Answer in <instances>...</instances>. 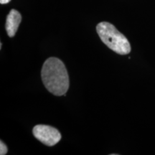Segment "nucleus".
<instances>
[{"label":"nucleus","instance_id":"nucleus-1","mask_svg":"<svg viewBox=\"0 0 155 155\" xmlns=\"http://www.w3.org/2000/svg\"><path fill=\"white\" fill-rule=\"evenodd\" d=\"M41 77L48 91L57 96H65L69 88V76L63 61L53 57L46 60L42 68Z\"/></svg>","mask_w":155,"mask_h":155},{"label":"nucleus","instance_id":"nucleus-2","mask_svg":"<svg viewBox=\"0 0 155 155\" xmlns=\"http://www.w3.org/2000/svg\"><path fill=\"white\" fill-rule=\"evenodd\" d=\"M96 31L102 42L115 53L119 55L130 53L131 49L129 40L114 25L102 22L97 25Z\"/></svg>","mask_w":155,"mask_h":155},{"label":"nucleus","instance_id":"nucleus-3","mask_svg":"<svg viewBox=\"0 0 155 155\" xmlns=\"http://www.w3.org/2000/svg\"><path fill=\"white\" fill-rule=\"evenodd\" d=\"M34 137L48 147H53L61 139V134L57 129L48 125L39 124L32 129Z\"/></svg>","mask_w":155,"mask_h":155},{"label":"nucleus","instance_id":"nucleus-4","mask_svg":"<svg viewBox=\"0 0 155 155\" xmlns=\"http://www.w3.org/2000/svg\"><path fill=\"white\" fill-rule=\"evenodd\" d=\"M21 21H22V16L20 13L15 9H11L7 17L5 25L7 33L9 38H13L15 35Z\"/></svg>","mask_w":155,"mask_h":155},{"label":"nucleus","instance_id":"nucleus-5","mask_svg":"<svg viewBox=\"0 0 155 155\" xmlns=\"http://www.w3.org/2000/svg\"><path fill=\"white\" fill-rule=\"evenodd\" d=\"M7 152H8V149H7V145L2 141H0V154L5 155Z\"/></svg>","mask_w":155,"mask_h":155},{"label":"nucleus","instance_id":"nucleus-6","mask_svg":"<svg viewBox=\"0 0 155 155\" xmlns=\"http://www.w3.org/2000/svg\"><path fill=\"white\" fill-rule=\"evenodd\" d=\"M10 1L11 0H0V3H1L2 5H5V4L9 3Z\"/></svg>","mask_w":155,"mask_h":155}]
</instances>
